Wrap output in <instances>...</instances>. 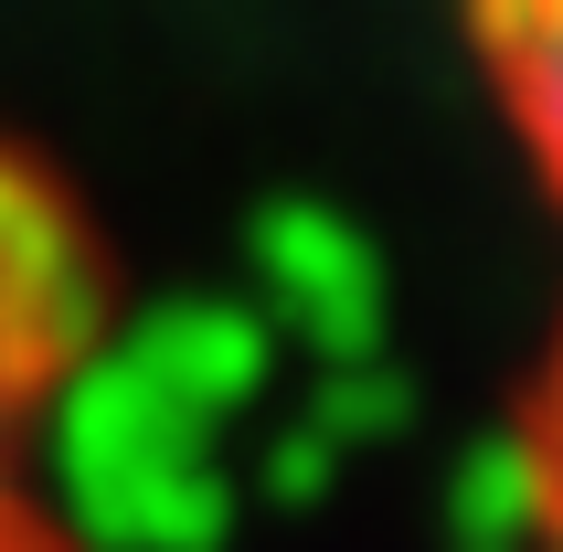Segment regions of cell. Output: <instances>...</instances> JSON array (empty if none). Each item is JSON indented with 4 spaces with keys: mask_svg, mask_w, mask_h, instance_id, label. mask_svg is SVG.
Instances as JSON below:
<instances>
[{
    "mask_svg": "<svg viewBox=\"0 0 563 552\" xmlns=\"http://www.w3.org/2000/svg\"><path fill=\"white\" fill-rule=\"evenodd\" d=\"M521 457H532V542L563 552V340L553 362L532 383V435H521Z\"/></svg>",
    "mask_w": 563,
    "mask_h": 552,
    "instance_id": "3",
    "label": "cell"
},
{
    "mask_svg": "<svg viewBox=\"0 0 563 552\" xmlns=\"http://www.w3.org/2000/svg\"><path fill=\"white\" fill-rule=\"evenodd\" d=\"M468 43L521 159L563 191V0H468Z\"/></svg>",
    "mask_w": 563,
    "mask_h": 552,
    "instance_id": "2",
    "label": "cell"
},
{
    "mask_svg": "<svg viewBox=\"0 0 563 552\" xmlns=\"http://www.w3.org/2000/svg\"><path fill=\"white\" fill-rule=\"evenodd\" d=\"M107 330V255L75 191L0 128V552H54V415Z\"/></svg>",
    "mask_w": 563,
    "mask_h": 552,
    "instance_id": "1",
    "label": "cell"
}]
</instances>
